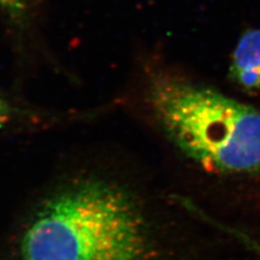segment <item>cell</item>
<instances>
[{
	"instance_id": "1",
	"label": "cell",
	"mask_w": 260,
	"mask_h": 260,
	"mask_svg": "<svg viewBox=\"0 0 260 260\" xmlns=\"http://www.w3.org/2000/svg\"><path fill=\"white\" fill-rule=\"evenodd\" d=\"M116 100L183 166L213 180L260 181V102L226 92L156 50L137 54Z\"/></svg>"
},
{
	"instance_id": "2",
	"label": "cell",
	"mask_w": 260,
	"mask_h": 260,
	"mask_svg": "<svg viewBox=\"0 0 260 260\" xmlns=\"http://www.w3.org/2000/svg\"><path fill=\"white\" fill-rule=\"evenodd\" d=\"M103 165L59 172L34 198L14 232V260H153L140 203Z\"/></svg>"
},
{
	"instance_id": "3",
	"label": "cell",
	"mask_w": 260,
	"mask_h": 260,
	"mask_svg": "<svg viewBox=\"0 0 260 260\" xmlns=\"http://www.w3.org/2000/svg\"><path fill=\"white\" fill-rule=\"evenodd\" d=\"M117 110L115 100L90 108H51L0 87V138L29 136L93 123Z\"/></svg>"
},
{
	"instance_id": "4",
	"label": "cell",
	"mask_w": 260,
	"mask_h": 260,
	"mask_svg": "<svg viewBox=\"0 0 260 260\" xmlns=\"http://www.w3.org/2000/svg\"><path fill=\"white\" fill-rule=\"evenodd\" d=\"M44 0H0V24L19 59L49 56L43 40Z\"/></svg>"
},
{
	"instance_id": "5",
	"label": "cell",
	"mask_w": 260,
	"mask_h": 260,
	"mask_svg": "<svg viewBox=\"0 0 260 260\" xmlns=\"http://www.w3.org/2000/svg\"><path fill=\"white\" fill-rule=\"evenodd\" d=\"M228 79L242 94L260 95V27L240 35L231 53Z\"/></svg>"
},
{
	"instance_id": "6",
	"label": "cell",
	"mask_w": 260,
	"mask_h": 260,
	"mask_svg": "<svg viewBox=\"0 0 260 260\" xmlns=\"http://www.w3.org/2000/svg\"><path fill=\"white\" fill-rule=\"evenodd\" d=\"M237 235L238 237H240V239H241V241L243 242V243H245L246 245H248L251 249H253L255 253L260 257V245L259 244H257L256 242H254V241H251L250 239H246L245 238V235H243L242 233H238L237 232Z\"/></svg>"
}]
</instances>
